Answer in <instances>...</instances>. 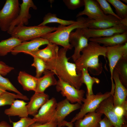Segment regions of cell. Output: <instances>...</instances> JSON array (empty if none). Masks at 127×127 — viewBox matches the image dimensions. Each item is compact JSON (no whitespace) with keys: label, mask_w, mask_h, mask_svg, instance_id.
I'll use <instances>...</instances> for the list:
<instances>
[{"label":"cell","mask_w":127,"mask_h":127,"mask_svg":"<svg viewBox=\"0 0 127 127\" xmlns=\"http://www.w3.org/2000/svg\"><path fill=\"white\" fill-rule=\"evenodd\" d=\"M68 49L64 48L59 50L58 55L55 58L45 62L46 70H50L56 75L59 79L80 89L83 83L82 73H77L75 64L68 61L66 56Z\"/></svg>","instance_id":"cell-1"},{"label":"cell","mask_w":127,"mask_h":127,"mask_svg":"<svg viewBox=\"0 0 127 127\" xmlns=\"http://www.w3.org/2000/svg\"><path fill=\"white\" fill-rule=\"evenodd\" d=\"M107 50V47L90 41L82 50V54L75 62L77 73L80 74L83 69L87 68L93 75H98L101 74L102 65L99 62V57L102 56L106 59Z\"/></svg>","instance_id":"cell-2"},{"label":"cell","mask_w":127,"mask_h":127,"mask_svg":"<svg viewBox=\"0 0 127 127\" xmlns=\"http://www.w3.org/2000/svg\"><path fill=\"white\" fill-rule=\"evenodd\" d=\"M88 18L79 17L75 23L67 26L60 25L56 31L41 38L47 40L50 43L60 45L68 49H71L73 47L69 42L71 33L78 28H88Z\"/></svg>","instance_id":"cell-3"},{"label":"cell","mask_w":127,"mask_h":127,"mask_svg":"<svg viewBox=\"0 0 127 127\" xmlns=\"http://www.w3.org/2000/svg\"><path fill=\"white\" fill-rule=\"evenodd\" d=\"M57 27L45 26H27L23 25L15 27L11 34L12 37L16 38L22 42L41 37L56 31Z\"/></svg>","instance_id":"cell-4"},{"label":"cell","mask_w":127,"mask_h":127,"mask_svg":"<svg viewBox=\"0 0 127 127\" xmlns=\"http://www.w3.org/2000/svg\"><path fill=\"white\" fill-rule=\"evenodd\" d=\"M114 93L111 91L107 92L104 94L101 92L96 95L94 94L89 96H86L82 101L83 103L81 105L80 111L72 119L71 122L73 123L83 118L87 113L95 111L100 103L104 99Z\"/></svg>","instance_id":"cell-5"},{"label":"cell","mask_w":127,"mask_h":127,"mask_svg":"<svg viewBox=\"0 0 127 127\" xmlns=\"http://www.w3.org/2000/svg\"><path fill=\"white\" fill-rule=\"evenodd\" d=\"M18 0H6L0 10V28L7 31L12 22L18 16L20 9Z\"/></svg>","instance_id":"cell-6"},{"label":"cell","mask_w":127,"mask_h":127,"mask_svg":"<svg viewBox=\"0 0 127 127\" xmlns=\"http://www.w3.org/2000/svg\"><path fill=\"white\" fill-rule=\"evenodd\" d=\"M56 91L71 103H78L81 105L85 93L83 89H78L60 79L57 81L56 85Z\"/></svg>","instance_id":"cell-7"},{"label":"cell","mask_w":127,"mask_h":127,"mask_svg":"<svg viewBox=\"0 0 127 127\" xmlns=\"http://www.w3.org/2000/svg\"><path fill=\"white\" fill-rule=\"evenodd\" d=\"M113 95H111L103 100L95 111L104 114L114 127H121L127 122L125 119L120 118L116 115L114 110Z\"/></svg>","instance_id":"cell-8"},{"label":"cell","mask_w":127,"mask_h":127,"mask_svg":"<svg viewBox=\"0 0 127 127\" xmlns=\"http://www.w3.org/2000/svg\"><path fill=\"white\" fill-rule=\"evenodd\" d=\"M106 57L109 62L111 73V88L115 87L113 74L115 67L118 61L122 57H127V43L114 46L107 47Z\"/></svg>","instance_id":"cell-9"},{"label":"cell","mask_w":127,"mask_h":127,"mask_svg":"<svg viewBox=\"0 0 127 127\" xmlns=\"http://www.w3.org/2000/svg\"><path fill=\"white\" fill-rule=\"evenodd\" d=\"M20 9L19 14L11 23L7 31L10 34L15 27L28 24L29 20L31 17L29 12L30 8H32L34 10L37 9V7L32 0H23L22 3L20 4Z\"/></svg>","instance_id":"cell-10"},{"label":"cell","mask_w":127,"mask_h":127,"mask_svg":"<svg viewBox=\"0 0 127 127\" xmlns=\"http://www.w3.org/2000/svg\"><path fill=\"white\" fill-rule=\"evenodd\" d=\"M57 103L56 100L52 98L40 108L33 119L35 121L44 124L52 121L55 115Z\"/></svg>","instance_id":"cell-11"},{"label":"cell","mask_w":127,"mask_h":127,"mask_svg":"<svg viewBox=\"0 0 127 127\" xmlns=\"http://www.w3.org/2000/svg\"><path fill=\"white\" fill-rule=\"evenodd\" d=\"M83 34L89 40L111 36L127 32V25H121L105 29H94L87 28H82Z\"/></svg>","instance_id":"cell-12"},{"label":"cell","mask_w":127,"mask_h":127,"mask_svg":"<svg viewBox=\"0 0 127 127\" xmlns=\"http://www.w3.org/2000/svg\"><path fill=\"white\" fill-rule=\"evenodd\" d=\"M82 28H78L75 32H72L69 37V42L74 48L73 54L71 57L75 62L80 56L82 50L88 45L89 40L84 35Z\"/></svg>","instance_id":"cell-13"},{"label":"cell","mask_w":127,"mask_h":127,"mask_svg":"<svg viewBox=\"0 0 127 127\" xmlns=\"http://www.w3.org/2000/svg\"><path fill=\"white\" fill-rule=\"evenodd\" d=\"M84 1V9L77 14L76 17L86 15L90 19L99 20L106 18L109 15H106L104 13L96 0Z\"/></svg>","instance_id":"cell-14"},{"label":"cell","mask_w":127,"mask_h":127,"mask_svg":"<svg viewBox=\"0 0 127 127\" xmlns=\"http://www.w3.org/2000/svg\"><path fill=\"white\" fill-rule=\"evenodd\" d=\"M81 105L78 103H71L66 99L57 103L55 113L52 122H56L58 125H59L70 113L80 108Z\"/></svg>","instance_id":"cell-15"},{"label":"cell","mask_w":127,"mask_h":127,"mask_svg":"<svg viewBox=\"0 0 127 127\" xmlns=\"http://www.w3.org/2000/svg\"><path fill=\"white\" fill-rule=\"evenodd\" d=\"M49 43L47 40L41 37L35 38L28 41L21 42L14 48L11 53L13 55L21 52L26 54L36 51L41 46Z\"/></svg>","instance_id":"cell-16"},{"label":"cell","mask_w":127,"mask_h":127,"mask_svg":"<svg viewBox=\"0 0 127 127\" xmlns=\"http://www.w3.org/2000/svg\"><path fill=\"white\" fill-rule=\"evenodd\" d=\"M88 19V28L94 29L107 28L121 25H127V20H120L109 15L107 18L99 20Z\"/></svg>","instance_id":"cell-17"},{"label":"cell","mask_w":127,"mask_h":127,"mask_svg":"<svg viewBox=\"0 0 127 127\" xmlns=\"http://www.w3.org/2000/svg\"><path fill=\"white\" fill-rule=\"evenodd\" d=\"M113 79L115 83V88L113 95L114 107L122 105L127 100V90L121 83L118 74L114 69L113 72Z\"/></svg>","instance_id":"cell-18"},{"label":"cell","mask_w":127,"mask_h":127,"mask_svg":"<svg viewBox=\"0 0 127 127\" xmlns=\"http://www.w3.org/2000/svg\"><path fill=\"white\" fill-rule=\"evenodd\" d=\"M89 40L99 44H102L106 47H111L127 42V32L117 34L106 37L97 38H91Z\"/></svg>","instance_id":"cell-19"},{"label":"cell","mask_w":127,"mask_h":127,"mask_svg":"<svg viewBox=\"0 0 127 127\" xmlns=\"http://www.w3.org/2000/svg\"><path fill=\"white\" fill-rule=\"evenodd\" d=\"M59 48L57 45L50 43L44 48L38 49L26 54L29 55L33 57H36L39 58L44 61H48L53 59L58 55Z\"/></svg>","instance_id":"cell-20"},{"label":"cell","mask_w":127,"mask_h":127,"mask_svg":"<svg viewBox=\"0 0 127 127\" xmlns=\"http://www.w3.org/2000/svg\"><path fill=\"white\" fill-rule=\"evenodd\" d=\"M49 96L44 93H35L31 97L27 105L29 115L34 116L39 109L49 100Z\"/></svg>","instance_id":"cell-21"},{"label":"cell","mask_w":127,"mask_h":127,"mask_svg":"<svg viewBox=\"0 0 127 127\" xmlns=\"http://www.w3.org/2000/svg\"><path fill=\"white\" fill-rule=\"evenodd\" d=\"M103 115L95 111L88 113L75 122V127H100L99 123Z\"/></svg>","instance_id":"cell-22"},{"label":"cell","mask_w":127,"mask_h":127,"mask_svg":"<svg viewBox=\"0 0 127 127\" xmlns=\"http://www.w3.org/2000/svg\"><path fill=\"white\" fill-rule=\"evenodd\" d=\"M44 75L38 78L35 93H42L48 87L56 85L57 80L55 77L54 73L52 71L45 70L43 73Z\"/></svg>","instance_id":"cell-23"},{"label":"cell","mask_w":127,"mask_h":127,"mask_svg":"<svg viewBox=\"0 0 127 127\" xmlns=\"http://www.w3.org/2000/svg\"><path fill=\"white\" fill-rule=\"evenodd\" d=\"M27 103L23 100H15L9 108L5 110L4 113L9 116H18L21 118L28 117Z\"/></svg>","instance_id":"cell-24"},{"label":"cell","mask_w":127,"mask_h":127,"mask_svg":"<svg viewBox=\"0 0 127 127\" xmlns=\"http://www.w3.org/2000/svg\"><path fill=\"white\" fill-rule=\"evenodd\" d=\"M17 79L24 90L35 91L38 79L35 76L30 75L24 71H21L19 73Z\"/></svg>","instance_id":"cell-25"},{"label":"cell","mask_w":127,"mask_h":127,"mask_svg":"<svg viewBox=\"0 0 127 127\" xmlns=\"http://www.w3.org/2000/svg\"><path fill=\"white\" fill-rule=\"evenodd\" d=\"M22 41L19 39L12 37L0 42V56H4L11 52Z\"/></svg>","instance_id":"cell-26"},{"label":"cell","mask_w":127,"mask_h":127,"mask_svg":"<svg viewBox=\"0 0 127 127\" xmlns=\"http://www.w3.org/2000/svg\"><path fill=\"white\" fill-rule=\"evenodd\" d=\"M121 83L127 87V57H122L118 61L114 68Z\"/></svg>","instance_id":"cell-27"},{"label":"cell","mask_w":127,"mask_h":127,"mask_svg":"<svg viewBox=\"0 0 127 127\" xmlns=\"http://www.w3.org/2000/svg\"><path fill=\"white\" fill-rule=\"evenodd\" d=\"M82 83L85 84L87 87V91L86 96H89L94 94L92 89L93 84L100 83L99 79L97 78L91 77L88 73V68H85L81 70Z\"/></svg>","instance_id":"cell-28"},{"label":"cell","mask_w":127,"mask_h":127,"mask_svg":"<svg viewBox=\"0 0 127 127\" xmlns=\"http://www.w3.org/2000/svg\"><path fill=\"white\" fill-rule=\"evenodd\" d=\"M19 98L26 100H29L26 96L9 93L6 91L0 95V107L6 105H11L15 100Z\"/></svg>","instance_id":"cell-29"},{"label":"cell","mask_w":127,"mask_h":127,"mask_svg":"<svg viewBox=\"0 0 127 127\" xmlns=\"http://www.w3.org/2000/svg\"><path fill=\"white\" fill-rule=\"evenodd\" d=\"M75 22L72 20H67L60 19L57 17L56 14L49 12L45 15L43 18V21L38 25L45 26L48 24L56 23L60 24V25L66 26L72 24Z\"/></svg>","instance_id":"cell-30"},{"label":"cell","mask_w":127,"mask_h":127,"mask_svg":"<svg viewBox=\"0 0 127 127\" xmlns=\"http://www.w3.org/2000/svg\"><path fill=\"white\" fill-rule=\"evenodd\" d=\"M115 8L116 14L122 20H127V5L119 0H107Z\"/></svg>","instance_id":"cell-31"},{"label":"cell","mask_w":127,"mask_h":127,"mask_svg":"<svg viewBox=\"0 0 127 127\" xmlns=\"http://www.w3.org/2000/svg\"><path fill=\"white\" fill-rule=\"evenodd\" d=\"M33 62L31 66L35 67L36 69L35 77L38 78L42 75L46 70L45 62L42 60L38 57H34Z\"/></svg>","instance_id":"cell-32"},{"label":"cell","mask_w":127,"mask_h":127,"mask_svg":"<svg viewBox=\"0 0 127 127\" xmlns=\"http://www.w3.org/2000/svg\"><path fill=\"white\" fill-rule=\"evenodd\" d=\"M100 7L106 15H111L121 20L113 11L109 3L106 0H96Z\"/></svg>","instance_id":"cell-33"},{"label":"cell","mask_w":127,"mask_h":127,"mask_svg":"<svg viewBox=\"0 0 127 127\" xmlns=\"http://www.w3.org/2000/svg\"><path fill=\"white\" fill-rule=\"evenodd\" d=\"M0 87L6 90L14 92L17 94H22L12 84L7 78L0 75Z\"/></svg>","instance_id":"cell-34"},{"label":"cell","mask_w":127,"mask_h":127,"mask_svg":"<svg viewBox=\"0 0 127 127\" xmlns=\"http://www.w3.org/2000/svg\"><path fill=\"white\" fill-rule=\"evenodd\" d=\"M63 1L69 9L74 10L84 5V0H63Z\"/></svg>","instance_id":"cell-35"},{"label":"cell","mask_w":127,"mask_h":127,"mask_svg":"<svg viewBox=\"0 0 127 127\" xmlns=\"http://www.w3.org/2000/svg\"><path fill=\"white\" fill-rule=\"evenodd\" d=\"M114 110L116 115L118 117L127 119V100L122 105L115 107Z\"/></svg>","instance_id":"cell-36"},{"label":"cell","mask_w":127,"mask_h":127,"mask_svg":"<svg viewBox=\"0 0 127 127\" xmlns=\"http://www.w3.org/2000/svg\"><path fill=\"white\" fill-rule=\"evenodd\" d=\"M35 122L33 119L30 118H22L17 122H12V127H28L30 124Z\"/></svg>","instance_id":"cell-37"},{"label":"cell","mask_w":127,"mask_h":127,"mask_svg":"<svg viewBox=\"0 0 127 127\" xmlns=\"http://www.w3.org/2000/svg\"><path fill=\"white\" fill-rule=\"evenodd\" d=\"M14 69L13 67L10 66L4 62L0 61V75L5 76Z\"/></svg>","instance_id":"cell-38"},{"label":"cell","mask_w":127,"mask_h":127,"mask_svg":"<svg viewBox=\"0 0 127 127\" xmlns=\"http://www.w3.org/2000/svg\"><path fill=\"white\" fill-rule=\"evenodd\" d=\"M28 127H58L57 123L51 122L44 124L35 122L30 124Z\"/></svg>","instance_id":"cell-39"},{"label":"cell","mask_w":127,"mask_h":127,"mask_svg":"<svg viewBox=\"0 0 127 127\" xmlns=\"http://www.w3.org/2000/svg\"><path fill=\"white\" fill-rule=\"evenodd\" d=\"M100 127H114L105 116L99 122Z\"/></svg>","instance_id":"cell-40"},{"label":"cell","mask_w":127,"mask_h":127,"mask_svg":"<svg viewBox=\"0 0 127 127\" xmlns=\"http://www.w3.org/2000/svg\"><path fill=\"white\" fill-rule=\"evenodd\" d=\"M0 127H12L7 122L3 121L0 122Z\"/></svg>","instance_id":"cell-41"},{"label":"cell","mask_w":127,"mask_h":127,"mask_svg":"<svg viewBox=\"0 0 127 127\" xmlns=\"http://www.w3.org/2000/svg\"><path fill=\"white\" fill-rule=\"evenodd\" d=\"M6 90L4 88L0 87V95L6 91Z\"/></svg>","instance_id":"cell-42"},{"label":"cell","mask_w":127,"mask_h":127,"mask_svg":"<svg viewBox=\"0 0 127 127\" xmlns=\"http://www.w3.org/2000/svg\"><path fill=\"white\" fill-rule=\"evenodd\" d=\"M121 127H127V122L124 123L122 126Z\"/></svg>","instance_id":"cell-43"},{"label":"cell","mask_w":127,"mask_h":127,"mask_svg":"<svg viewBox=\"0 0 127 127\" xmlns=\"http://www.w3.org/2000/svg\"><path fill=\"white\" fill-rule=\"evenodd\" d=\"M124 3H127V0H121Z\"/></svg>","instance_id":"cell-44"},{"label":"cell","mask_w":127,"mask_h":127,"mask_svg":"<svg viewBox=\"0 0 127 127\" xmlns=\"http://www.w3.org/2000/svg\"><path fill=\"white\" fill-rule=\"evenodd\" d=\"M58 127H61L60 126H58Z\"/></svg>","instance_id":"cell-45"},{"label":"cell","mask_w":127,"mask_h":127,"mask_svg":"<svg viewBox=\"0 0 127 127\" xmlns=\"http://www.w3.org/2000/svg\"></svg>","instance_id":"cell-46"},{"label":"cell","mask_w":127,"mask_h":127,"mask_svg":"<svg viewBox=\"0 0 127 127\" xmlns=\"http://www.w3.org/2000/svg\"></svg>","instance_id":"cell-47"}]
</instances>
